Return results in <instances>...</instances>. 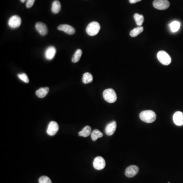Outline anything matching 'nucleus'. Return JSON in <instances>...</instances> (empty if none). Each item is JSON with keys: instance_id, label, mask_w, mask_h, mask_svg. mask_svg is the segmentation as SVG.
<instances>
[{"instance_id": "nucleus-1", "label": "nucleus", "mask_w": 183, "mask_h": 183, "mask_svg": "<svg viewBox=\"0 0 183 183\" xmlns=\"http://www.w3.org/2000/svg\"><path fill=\"white\" fill-rule=\"evenodd\" d=\"M140 119L147 123H152L157 118L155 112L151 110L143 111L140 114Z\"/></svg>"}, {"instance_id": "nucleus-2", "label": "nucleus", "mask_w": 183, "mask_h": 183, "mask_svg": "<svg viewBox=\"0 0 183 183\" xmlns=\"http://www.w3.org/2000/svg\"><path fill=\"white\" fill-rule=\"evenodd\" d=\"M100 25L98 22H93L89 23L86 28L87 33L91 36H94L99 33Z\"/></svg>"}, {"instance_id": "nucleus-3", "label": "nucleus", "mask_w": 183, "mask_h": 183, "mask_svg": "<svg viewBox=\"0 0 183 183\" xmlns=\"http://www.w3.org/2000/svg\"><path fill=\"white\" fill-rule=\"evenodd\" d=\"M103 96L105 100L108 103H114L117 100L116 93L113 89H106L103 92Z\"/></svg>"}, {"instance_id": "nucleus-4", "label": "nucleus", "mask_w": 183, "mask_h": 183, "mask_svg": "<svg viewBox=\"0 0 183 183\" xmlns=\"http://www.w3.org/2000/svg\"><path fill=\"white\" fill-rule=\"evenodd\" d=\"M157 57L158 61L164 65H169L172 62L171 57L165 51H159L157 53Z\"/></svg>"}, {"instance_id": "nucleus-5", "label": "nucleus", "mask_w": 183, "mask_h": 183, "mask_svg": "<svg viewBox=\"0 0 183 183\" xmlns=\"http://www.w3.org/2000/svg\"><path fill=\"white\" fill-rule=\"evenodd\" d=\"M152 5L156 9L163 10L169 8L170 3L168 0H154Z\"/></svg>"}, {"instance_id": "nucleus-6", "label": "nucleus", "mask_w": 183, "mask_h": 183, "mask_svg": "<svg viewBox=\"0 0 183 183\" xmlns=\"http://www.w3.org/2000/svg\"><path fill=\"white\" fill-rule=\"evenodd\" d=\"M105 165L104 159L100 156L96 157L93 161V166L97 170H102L104 169Z\"/></svg>"}, {"instance_id": "nucleus-7", "label": "nucleus", "mask_w": 183, "mask_h": 183, "mask_svg": "<svg viewBox=\"0 0 183 183\" xmlns=\"http://www.w3.org/2000/svg\"><path fill=\"white\" fill-rule=\"evenodd\" d=\"M22 23V19L18 15H13L9 18L8 25L12 29L18 28Z\"/></svg>"}, {"instance_id": "nucleus-8", "label": "nucleus", "mask_w": 183, "mask_h": 183, "mask_svg": "<svg viewBox=\"0 0 183 183\" xmlns=\"http://www.w3.org/2000/svg\"><path fill=\"white\" fill-rule=\"evenodd\" d=\"M59 129V127L57 122L51 121L50 122L48 126V128L47 129V133L50 136H54L58 132Z\"/></svg>"}, {"instance_id": "nucleus-9", "label": "nucleus", "mask_w": 183, "mask_h": 183, "mask_svg": "<svg viewBox=\"0 0 183 183\" xmlns=\"http://www.w3.org/2000/svg\"><path fill=\"white\" fill-rule=\"evenodd\" d=\"M138 172H139V168L137 166H129L126 169L125 175L127 177H134L138 173Z\"/></svg>"}, {"instance_id": "nucleus-10", "label": "nucleus", "mask_w": 183, "mask_h": 183, "mask_svg": "<svg viewBox=\"0 0 183 183\" xmlns=\"http://www.w3.org/2000/svg\"><path fill=\"white\" fill-rule=\"evenodd\" d=\"M173 121L177 126H181L183 125V113L181 112H177L173 116Z\"/></svg>"}, {"instance_id": "nucleus-11", "label": "nucleus", "mask_w": 183, "mask_h": 183, "mask_svg": "<svg viewBox=\"0 0 183 183\" xmlns=\"http://www.w3.org/2000/svg\"><path fill=\"white\" fill-rule=\"evenodd\" d=\"M35 28L41 36H45L47 35L48 32L47 25L43 22H37L35 25Z\"/></svg>"}, {"instance_id": "nucleus-12", "label": "nucleus", "mask_w": 183, "mask_h": 183, "mask_svg": "<svg viewBox=\"0 0 183 183\" xmlns=\"http://www.w3.org/2000/svg\"><path fill=\"white\" fill-rule=\"evenodd\" d=\"M116 129V121H112L106 125L105 129V132L107 135L111 136L113 135Z\"/></svg>"}, {"instance_id": "nucleus-13", "label": "nucleus", "mask_w": 183, "mask_h": 183, "mask_svg": "<svg viewBox=\"0 0 183 183\" xmlns=\"http://www.w3.org/2000/svg\"><path fill=\"white\" fill-rule=\"evenodd\" d=\"M59 30H62L69 35H73L75 33V30L73 26L68 25H61L58 27Z\"/></svg>"}, {"instance_id": "nucleus-14", "label": "nucleus", "mask_w": 183, "mask_h": 183, "mask_svg": "<svg viewBox=\"0 0 183 183\" xmlns=\"http://www.w3.org/2000/svg\"><path fill=\"white\" fill-rule=\"evenodd\" d=\"M56 54V49L52 46L48 47L45 51V58L47 60H51L54 58Z\"/></svg>"}, {"instance_id": "nucleus-15", "label": "nucleus", "mask_w": 183, "mask_h": 183, "mask_svg": "<svg viewBox=\"0 0 183 183\" xmlns=\"http://www.w3.org/2000/svg\"><path fill=\"white\" fill-rule=\"evenodd\" d=\"M49 90H50L49 87H41L40 89H38V90L36 91V94L38 97L43 98L47 96Z\"/></svg>"}, {"instance_id": "nucleus-16", "label": "nucleus", "mask_w": 183, "mask_h": 183, "mask_svg": "<svg viewBox=\"0 0 183 183\" xmlns=\"http://www.w3.org/2000/svg\"><path fill=\"white\" fill-rule=\"evenodd\" d=\"M61 9V5L60 2L55 0L53 2L51 7V11L52 13L57 14L60 11Z\"/></svg>"}, {"instance_id": "nucleus-17", "label": "nucleus", "mask_w": 183, "mask_h": 183, "mask_svg": "<svg viewBox=\"0 0 183 183\" xmlns=\"http://www.w3.org/2000/svg\"><path fill=\"white\" fill-rule=\"evenodd\" d=\"M92 129L90 126H87L83 129L81 131L79 132V136L84 137H87L89 136V135L91 134Z\"/></svg>"}, {"instance_id": "nucleus-18", "label": "nucleus", "mask_w": 183, "mask_h": 183, "mask_svg": "<svg viewBox=\"0 0 183 183\" xmlns=\"http://www.w3.org/2000/svg\"><path fill=\"white\" fill-rule=\"evenodd\" d=\"M92 140L93 141H96L98 138H101L103 136V134L101 132L97 129H95L92 132L91 134Z\"/></svg>"}, {"instance_id": "nucleus-19", "label": "nucleus", "mask_w": 183, "mask_h": 183, "mask_svg": "<svg viewBox=\"0 0 183 183\" xmlns=\"http://www.w3.org/2000/svg\"><path fill=\"white\" fill-rule=\"evenodd\" d=\"M93 80V77L92 75L89 72H86L83 75L82 81L84 84H87L89 83L92 82Z\"/></svg>"}, {"instance_id": "nucleus-20", "label": "nucleus", "mask_w": 183, "mask_h": 183, "mask_svg": "<svg viewBox=\"0 0 183 183\" xmlns=\"http://www.w3.org/2000/svg\"><path fill=\"white\" fill-rule=\"evenodd\" d=\"M144 30V28L142 26H139L131 30L130 33V35L132 37H135L137 36L140 34Z\"/></svg>"}, {"instance_id": "nucleus-21", "label": "nucleus", "mask_w": 183, "mask_h": 183, "mask_svg": "<svg viewBox=\"0 0 183 183\" xmlns=\"http://www.w3.org/2000/svg\"><path fill=\"white\" fill-rule=\"evenodd\" d=\"M134 18L135 20L137 25L139 26H141L144 22V17L142 15L139 14L138 13H135L134 15Z\"/></svg>"}, {"instance_id": "nucleus-22", "label": "nucleus", "mask_w": 183, "mask_h": 183, "mask_svg": "<svg viewBox=\"0 0 183 183\" xmlns=\"http://www.w3.org/2000/svg\"><path fill=\"white\" fill-rule=\"evenodd\" d=\"M180 22H177V21H173V22H172L169 25L170 30L173 33L177 32L180 29Z\"/></svg>"}, {"instance_id": "nucleus-23", "label": "nucleus", "mask_w": 183, "mask_h": 183, "mask_svg": "<svg viewBox=\"0 0 183 183\" xmlns=\"http://www.w3.org/2000/svg\"><path fill=\"white\" fill-rule=\"evenodd\" d=\"M82 54H83V51L80 49H78L77 51H76L75 52L73 55L72 58V62H78L80 60Z\"/></svg>"}, {"instance_id": "nucleus-24", "label": "nucleus", "mask_w": 183, "mask_h": 183, "mask_svg": "<svg viewBox=\"0 0 183 183\" xmlns=\"http://www.w3.org/2000/svg\"><path fill=\"white\" fill-rule=\"evenodd\" d=\"M18 77L20 79V80H22V81H23L25 83H29V79H28V76L24 73L18 74Z\"/></svg>"}, {"instance_id": "nucleus-25", "label": "nucleus", "mask_w": 183, "mask_h": 183, "mask_svg": "<svg viewBox=\"0 0 183 183\" xmlns=\"http://www.w3.org/2000/svg\"><path fill=\"white\" fill-rule=\"evenodd\" d=\"M39 183H52L51 179L47 176H42L39 179Z\"/></svg>"}, {"instance_id": "nucleus-26", "label": "nucleus", "mask_w": 183, "mask_h": 183, "mask_svg": "<svg viewBox=\"0 0 183 183\" xmlns=\"http://www.w3.org/2000/svg\"><path fill=\"white\" fill-rule=\"evenodd\" d=\"M35 0H26V7L28 8H30L33 6Z\"/></svg>"}, {"instance_id": "nucleus-27", "label": "nucleus", "mask_w": 183, "mask_h": 183, "mask_svg": "<svg viewBox=\"0 0 183 183\" xmlns=\"http://www.w3.org/2000/svg\"><path fill=\"white\" fill-rule=\"evenodd\" d=\"M141 0H129L130 3L131 4H135V3L141 1Z\"/></svg>"}, {"instance_id": "nucleus-28", "label": "nucleus", "mask_w": 183, "mask_h": 183, "mask_svg": "<svg viewBox=\"0 0 183 183\" xmlns=\"http://www.w3.org/2000/svg\"><path fill=\"white\" fill-rule=\"evenodd\" d=\"M22 3H25V2L26 1V0H20Z\"/></svg>"}]
</instances>
